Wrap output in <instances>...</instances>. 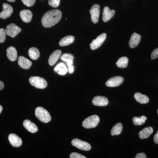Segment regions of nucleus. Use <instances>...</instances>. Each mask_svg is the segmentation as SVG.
<instances>
[{
	"instance_id": "f257e3e1",
	"label": "nucleus",
	"mask_w": 158,
	"mask_h": 158,
	"mask_svg": "<svg viewBox=\"0 0 158 158\" xmlns=\"http://www.w3.org/2000/svg\"><path fill=\"white\" fill-rule=\"evenodd\" d=\"M62 16V12L59 9H54L47 11L41 19L43 26L46 28L53 27L59 22Z\"/></svg>"
},
{
	"instance_id": "f03ea898",
	"label": "nucleus",
	"mask_w": 158,
	"mask_h": 158,
	"mask_svg": "<svg viewBox=\"0 0 158 158\" xmlns=\"http://www.w3.org/2000/svg\"><path fill=\"white\" fill-rule=\"evenodd\" d=\"M35 116L38 119L44 123L51 121L52 117L47 110L41 107H38L35 110Z\"/></svg>"
},
{
	"instance_id": "7ed1b4c3",
	"label": "nucleus",
	"mask_w": 158,
	"mask_h": 158,
	"mask_svg": "<svg viewBox=\"0 0 158 158\" xmlns=\"http://www.w3.org/2000/svg\"><path fill=\"white\" fill-rule=\"evenodd\" d=\"M100 118L96 115H92L85 118L82 123L83 127L86 129L96 127L99 123Z\"/></svg>"
},
{
	"instance_id": "20e7f679",
	"label": "nucleus",
	"mask_w": 158,
	"mask_h": 158,
	"mask_svg": "<svg viewBox=\"0 0 158 158\" xmlns=\"http://www.w3.org/2000/svg\"><path fill=\"white\" fill-rule=\"evenodd\" d=\"M29 82L32 86L38 89H44L48 85L45 79L39 77H31L29 79Z\"/></svg>"
},
{
	"instance_id": "39448f33",
	"label": "nucleus",
	"mask_w": 158,
	"mask_h": 158,
	"mask_svg": "<svg viewBox=\"0 0 158 158\" xmlns=\"http://www.w3.org/2000/svg\"><path fill=\"white\" fill-rule=\"evenodd\" d=\"M71 144L73 146L79 149L86 151L90 150L91 148V145L88 142L82 141L77 138L73 139L72 141Z\"/></svg>"
},
{
	"instance_id": "423d86ee",
	"label": "nucleus",
	"mask_w": 158,
	"mask_h": 158,
	"mask_svg": "<svg viewBox=\"0 0 158 158\" xmlns=\"http://www.w3.org/2000/svg\"><path fill=\"white\" fill-rule=\"evenodd\" d=\"M107 35L106 33H103L99 35L96 39H94L90 44V49L94 50L100 47L106 38Z\"/></svg>"
},
{
	"instance_id": "0eeeda50",
	"label": "nucleus",
	"mask_w": 158,
	"mask_h": 158,
	"mask_svg": "<svg viewBox=\"0 0 158 158\" xmlns=\"http://www.w3.org/2000/svg\"><path fill=\"white\" fill-rule=\"evenodd\" d=\"M6 34L12 38H14L21 31V29L14 23H11L6 28Z\"/></svg>"
},
{
	"instance_id": "6e6552de",
	"label": "nucleus",
	"mask_w": 158,
	"mask_h": 158,
	"mask_svg": "<svg viewBox=\"0 0 158 158\" xmlns=\"http://www.w3.org/2000/svg\"><path fill=\"white\" fill-rule=\"evenodd\" d=\"M124 79L123 77L116 76L111 78L106 82V85L109 87H116L119 86L123 83Z\"/></svg>"
},
{
	"instance_id": "1a4fd4ad",
	"label": "nucleus",
	"mask_w": 158,
	"mask_h": 158,
	"mask_svg": "<svg viewBox=\"0 0 158 158\" xmlns=\"http://www.w3.org/2000/svg\"><path fill=\"white\" fill-rule=\"evenodd\" d=\"M2 6L3 11L0 13V18L2 19H6L11 16L13 12V8L12 6L6 3H4Z\"/></svg>"
},
{
	"instance_id": "9d476101",
	"label": "nucleus",
	"mask_w": 158,
	"mask_h": 158,
	"mask_svg": "<svg viewBox=\"0 0 158 158\" xmlns=\"http://www.w3.org/2000/svg\"><path fill=\"white\" fill-rule=\"evenodd\" d=\"M92 22L96 24L98 22L100 15V6L97 4L93 5L90 10Z\"/></svg>"
},
{
	"instance_id": "9b49d317",
	"label": "nucleus",
	"mask_w": 158,
	"mask_h": 158,
	"mask_svg": "<svg viewBox=\"0 0 158 158\" xmlns=\"http://www.w3.org/2000/svg\"><path fill=\"white\" fill-rule=\"evenodd\" d=\"M92 102L94 105L98 106H106L109 104L108 98L104 96L95 97Z\"/></svg>"
},
{
	"instance_id": "f8f14e48",
	"label": "nucleus",
	"mask_w": 158,
	"mask_h": 158,
	"mask_svg": "<svg viewBox=\"0 0 158 158\" xmlns=\"http://www.w3.org/2000/svg\"><path fill=\"white\" fill-rule=\"evenodd\" d=\"M10 144L14 147H19L22 144V140L18 136L15 134H11L9 136Z\"/></svg>"
},
{
	"instance_id": "ddd939ff",
	"label": "nucleus",
	"mask_w": 158,
	"mask_h": 158,
	"mask_svg": "<svg viewBox=\"0 0 158 158\" xmlns=\"http://www.w3.org/2000/svg\"><path fill=\"white\" fill-rule=\"evenodd\" d=\"M115 11L114 10H110L109 7H105L102 14V20L104 22L110 20L114 16Z\"/></svg>"
},
{
	"instance_id": "4468645a",
	"label": "nucleus",
	"mask_w": 158,
	"mask_h": 158,
	"mask_svg": "<svg viewBox=\"0 0 158 158\" xmlns=\"http://www.w3.org/2000/svg\"><path fill=\"white\" fill-rule=\"evenodd\" d=\"M18 65L21 68L28 69L32 66V62L25 57L20 56L18 58Z\"/></svg>"
},
{
	"instance_id": "2eb2a0df",
	"label": "nucleus",
	"mask_w": 158,
	"mask_h": 158,
	"mask_svg": "<svg viewBox=\"0 0 158 158\" xmlns=\"http://www.w3.org/2000/svg\"><path fill=\"white\" fill-rule=\"evenodd\" d=\"M141 40V35L136 33H133L129 43L130 47L132 48H136L139 44Z\"/></svg>"
},
{
	"instance_id": "dca6fc26",
	"label": "nucleus",
	"mask_w": 158,
	"mask_h": 158,
	"mask_svg": "<svg viewBox=\"0 0 158 158\" xmlns=\"http://www.w3.org/2000/svg\"><path fill=\"white\" fill-rule=\"evenodd\" d=\"M23 125L24 127L30 132L36 133L38 131V128L37 126L28 119L25 120L23 122Z\"/></svg>"
},
{
	"instance_id": "f3484780",
	"label": "nucleus",
	"mask_w": 158,
	"mask_h": 158,
	"mask_svg": "<svg viewBox=\"0 0 158 158\" xmlns=\"http://www.w3.org/2000/svg\"><path fill=\"white\" fill-rule=\"evenodd\" d=\"M20 16L23 21L25 23H29L31 21L33 17V14L30 10L26 9L20 12Z\"/></svg>"
},
{
	"instance_id": "a211bd4d",
	"label": "nucleus",
	"mask_w": 158,
	"mask_h": 158,
	"mask_svg": "<svg viewBox=\"0 0 158 158\" xmlns=\"http://www.w3.org/2000/svg\"><path fill=\"white\" fill-rule=\"evenodd\" d=\"M7 56L11 61L14 62L17 59V52L14 47H9L7 49Z\"/></svg>"
},
{
	"instance_id": "6ab92c4d",
	"label": "nucleus",
	"mask_w": 158,
	"mask_h": 158,
	"mask_svg": "<svg viewBox=\"0 0 158 158\" xmlns=\"http://www.w3.org/2000/svg\"><path fill=\"white\" fill-rule=\"evenodd\" d=\"M61 54L62 52L60 50H57L52 54L48 59V63L50 65L52 66L56 64L60 57Z\"/></svg>"
},
{
	"instance_id": "aec40b11",
	"label": "nucleus",
	"mask_w": 158,
	"mask_h": 158,
	"mask_svg": "<svg viewBox=\"0 0 158 158\" xmlns=\"http://www.w3.org/2000/svg\"><path fill=\"white\" fill-rule=\"evenodd\" d=\"M153 132V129L151 127H148L144 128L139 132V138L141 139H147L152 134Z\"/></svg>"
},
{
	"instance_id": "412c9836",
	"label": "nucleus",
	"mask_w": 158,
	"mask_h": 158,
	"mask_svg": "<svg viewBox=\"0 0 158 158\" xmlns=\"http://www.w3.org/2000/svg\"><path fill=\"white\" fill-rule=\"evenodd\" d=\"M134 98L135 99L136 101L141 104H147L149 101V98L148 97L139 92L135 94Z\"/></svg>"
},
{
	"instance_id": "4be33fe9",
	"label": "nucleus",
	"mask_w": 158,
	"mask_h": 158,
	"mask_svg": "<svg viewBox=\"0 0 158 158\" xmlns=\"http://www.w3.org/2000/svg\"><path fill=\"white\" fill-rule=\"evenodd\" d=\"M54 71L60 75H65L68 71V68L64 63L61 62L56 66Z\"/></svg>"
},
{
	"instance_id": "5701e85b",
	"label": "nucleus",
	"mask_w": 158,
	"mask_h": 158,
	"mask_svg": "<svg viewBox=\"0 0 158 158\" xmlns=\"http://www.w3.org/2000/svg\"><path fill=\"white\" fill-rule=\"evenodd\" d=\"M74 37L71 35L65 36L60 40L59 42V45L60 46L64 47L69 45L74 42Z\"/></svg>"
},
{
	"instance_id": "b1692460",
	"label": "nucleus",
	"mask_w": 158,
	"mask_h": 158,
	"mask_svg": "<svg viewBox=\"0 0 158 158\" xmlns=\"http://www.w3.org/2000/svg\"><path fill=\"white\" fill-rule=\"evenodd\" d=\"M123 130V126L121 123H118L114 126L111 131L112 136L118 135H120Z\"/></svg>"
},
{
	"instance_id": "393cba45",
	"label": "nucleus",
	"mask_w": 158,
	"mask_h": 158,
	"mask_svg": "<svg viewBox=\"0 0 158 158\" xmlns=\"http://www.w3.org/2000/svg\"><path fill=\"white\" fill-rule=\"evenodd\" d=\"M28 55L31 59L33 60H37L40 57L39 51L36 48H31L29 50Z\"/></svg>"
},
{
	"instance_id": "a878e982",
	"label": "nucleus",
	"mask_w": 158,
	"mask_h": 158,
	"mask_svg": "<svg viewBox=\"0 0 158 158\" xmlns=\"http://www.w3.org/2000/svg\"><path fill=\"white\" fill-rule=\"evenodd\" d=\"M128 59L127 57H122L118 59L116 62V65L117 67L120 68H126L128 63Z\"/></svg>"
},
{
	"instance_id": "bb28decb",
	"label": "nucleus",
	"mask_w": 158,
	"mask_h": 158,
	"mask_svg": "<svg viewBox=\"0 0 158 158\" xmlns=\"http://www.w3.org/2000/svg\"><path fill=\"white\" fill-rule=\"evenodd\" d=\"M147 118L146 116H142L141 117H134L133 118V122L136 126H140L145 123Z\"/></svg>"
},
{
	"instance_id": "cd10ccee",
	"label": "nucleus",
	"mask_w": 158,
	"mask_h": 158,
	"mask_svg": "<svg viewBox=\"0 0 158 158\" xmlns=\"http://www.w3.org/2000/svg\"><path fill=\"white\" fill-rule=\"evenodd\" d=\"M73 59H64L62 60V61L66 62L68 65V72L69 73L72 74L73 73L74 70V66L73 65Z\"/></svg>"
},
{
	"instance_id": "c85d7f7f",
	"label": "nucleus",
	"mask_w": 158,
	"mask_h": 158,
	"mask_svg": "<svg viewBox=\"0 0 158 158\" xmlns=\"http://www.w3.org/2000/svg\"><path fill=\"white\" fill-rule=\"evenodd\" d=\"M6 31L5 29H0V43L5 42L6 39Z\"/></svg>"
},
{
	"instance_id": "c756f323",
	"label": "nucleus",
	"mask_w": 158,
	"mask_h": 158,
	"mask_svg": "<svg viewBox=\"0 0 158 158\" xmlns=\"http://www.w3.org/2000/svg\"><path fill=\"white\" fill-rule=\"evenodd\" d=\"M60 0H49L48 4L51 7L57 8L60 4Z\"/></svg>"
},
{
	"instance_id": "7c9ffc66",
	"label": "nucleus",
	"mask_w": 158,
	"mask_h": 158,
	"mask_svg": "<svg viewBox=\"0 0 158 158\" xmlns=\"http://www.w3.org/2000/svg\"><path fill=\"white\" fill-rule=\"evenodd\" d=\"M23 3L27 7H31L34 6L36 0H22Z\"/></svg>"
},
{
	"instance_id": "2f4dec72",
	"label": "nucleus",
	"mask_w": 158,
	"mask_h": 158,
	"mask_svg": "<svg viewBox=\"0 0 158 158\" xmlns=\"http://www.w3.org/2000/svg\"><path fill=\"white\" fill-rule=\"evenodd\" d=\"M70 158H86V157L76 152L72 153L69 156Z\"/></svg>"
},
{
	"instance_id": "473e14b6",
	"label": "nucleus",
	"mask_w": 158,
	"mask_h": 158,
	"mask_svg": "<svg viewBox=\"0 0 158 158\" xmlns=\"http://www.w3.org/2000/svg\"><path fill=\"white\" fill-rule=\"evenodd\" d=\"M74 58L73 55L69 53H65L63 54V55L61 56V57H60V59H61L62 60L64 59H74Z\"/></svg>"
},
{
	"instance_id": "72a5a7b5",
	"label": "nucleus",
	"mask_w": 158,
	"mask_h": 158,
	"mask_svg": "<svg viewBox=\"0 0 158 158\" xmlns=\"http://www.w3.org/2000/svg\"><path fill=\"white\" fill-rule=\"evenodd\" d=\"M152 59H155L158 58V48L154 50L151 55Z\"/></svg>"
},
{
	"instance_id": "f704fd0d",
	"label": "nucleus",
	"mask_w": 158,
	"mask_h": 158,
	"mask_svg": "<svg viewBox=\"0 0 158 158\" xmlns=\"http://www.w3.org/2000/svg\"><path fill=\"white\" fill-rule=\"evenodd\" d=\"M146 155L144 153H139L137 154V155L136 156L135 158H146Z\"/></svg>"
},
{
	"instance_id": "c9c22d12",
	"label": "nucleus",
	"mask_w": 158,
	"mask_h": 158,
	"mask_svg": "<svg viewBox=\"0 0 158 158\" xmlns=\"http://www.w3.org/2000/svg\"><path fill=\"white\" fill-rule=\"evenodd\" d=\"M154 141L156 144H158V131L154 137Z\"/></svg>"
},
{
	"instance_id": "e433bc0d",
	"label": "nucleus",
	"mask_w": 158,
	"mask_h": 158,
	"mask_svg": "<svg viewBox=\"0 0 158 158\" xmlns=\"http://www.w3.org/2000/svg\"><path fill=\"white\" fill-rule=\"evenodd\" d=\"M4 88V84L2 81H0V90H2Z\"/></svg>"
},
{
	"instance_id": "4c0bfd02",
	"label": "nucleus",
	"mask_w": 158,
	"mask_h": 158,
	"mask_svg": "<svg viewBox=\"0 0 158 158\" xmlns=\"http://www.w3.org/2000/svg\"><path fill=\"white\" fill-rule=\"evenodd\" d=\"M3 110V108L2 107V106H1L0 105V113H2V111Z\"/></svg>"
},
{
	"instance_id": "58836bf2",
	"label": "nucleus",
	"mask_w": 158,
	"mask_h": 158,
	"mask_svg": "<svg viewBox=\"0 0 158 158\" xmlns=\"http://www.w3.org/2000/svg\"><path fill=\"white\" fill-rule=\"evenodd\" d=\"M8 2H14L15 0H7Z\"/></svg>"
},
{
	"instance_id": "ea45409f",
	"label": "nucleus",
	"mask_w": 158,
	"mask_h": 158,
	"mask_svg": "<svg viewBox=\"0 0 158 158\" xmlns=\"http://www.w3.org/2000/svg\"><path fill=\"white\" fill-rule=\"evenodd\" d=\"M157 113H158V110H157Z\"/></svg>"
}]
</instances>
